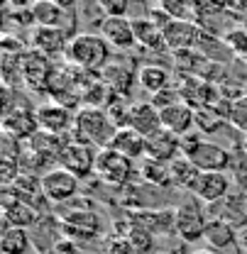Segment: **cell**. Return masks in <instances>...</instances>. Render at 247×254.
<instances>
[{
	"label": "cell",
	"instance_id": "obj_24",
	"mask_svg": "<svg viewBox=\"0 0 247 254\" xmlns=\"http://www.w3.org/2000/svg\"><path fill=\"white\" fill-rule=\"evenodd\" d=\"M137 86L147 95H155L159 91H164V88H169V86H174L171 83V71L159 66V64H145V66L137 68Z\"/></svg>",
	"mask_w": 247,
	"mask_h": 254
},
{
	"label": "cell",
	"instance_id": "obj_19",
	"mask_svg": "<svg viewBox=\"0 0 247 254\" xmlns=\"http://www.w3.org/2000/svg\"><path fill=\"white\" fill-rule=\"evenodd\" d=\"M2 129L5 134L15 137V139H27L39 132V123H37V113H32L27 108H15L12 113H7L2 118Z\"/></svg>",
	"mask_w": 247,
	"mask_h": 254
},
{
	"label": "cell",
	"instance_id": "obj_39",
	"mask_svg": "<svg viewBox=\"0 0 247 254\" xmlns=\"http://www.w3.org/2000/svg\"><path fill=\"white\" fill-rule=\"evenodd\" d=\"M238 242H240V250L247 254V227H245V230H240V237H238Z\"/></svg>",
	"mask_w": 247,
	"mask_h": 254
},
{
	"label": "cell",
	"instance_id": "obj_5",
	"mask_svg": "<svg viewBox=\"0 0 247 254\" xmlns=\"http://www.w3.org/2000/svg\"><path fill=\"white\" fill-rule=\"evenodd\" d=\"M137 174V164L125 154L115 152L113 147L98 149V159H95V179L103 181L105 186H127L132 181V176Z\"/></svg>",
	"mask_w": 247,
	"mask_h": 254
},
{
	"label": "cell",
	"instance_id": "obj_13",
	"mask_svg": "<svg viewBox=\"0 0 247 254\" xmlns=\"http://www.w3.org/2000/svg\"><path fill=\"white\" fill-rule=\"evenodd\" d=\"M203 30L198 22H191L186 17H174L166 27H164V39L169 52H184V49H196V44L201 42Z\"/></svg>",
	"mask_w": 247,
	"mask_h": 254
},
{
	"label": "cell",
	"instance_id": "obj_6",
	"mask_svg": "<svg viewBox=\"0 0 247 254\" xmlns=\"http://www.w3.org/2000/svg\"><path fill=\"white\" fill-rule=\"evenodd\" d=\"M95 159H98V149L93 144L81 142L76 137H69L66 144L62 147L57 166H64L66 171H71L74 176H79L83 181V179L95 176Z\"/></svg>",
	"mask_w": 247,
	"mask_h": 254
},
{
	"label": "cell",
	"instance_id": "obj_4",
	"mask_svg": "<svg viewBox=\"0 0 247 254\" xmlns=\"http://www.w3.org/2000/svg\"><path fill=\"white\" fill-rule=\"evenodd\" d=\"M206 215H208V205L201 203L196 195L181 200L174 208V235L186 245L203 240V232H206V225H208Z\"/></svg>",
	"mask_w": 247,
	"mask_h": 254
},
{
	"label": "cell",
	"instance_id": "obj_34",
	"mask_svg": "<svg viewBox=\"0 0 247 254\" xmlns=\"http://www.w3.org/2000/svg\"><path fill=\"white\" fill-rule=\"evenodd\" d=\"M103 17H127L132 0H95Z\"/></svg>",
	"mask_w": 247,
	"mask_h": 254
},
{
	"label": "cell",
	"instance_id": "obj_32",
	"mask_svg": "<svg viewBox=\"0 0 247 254\" xmlns=\"http://www.w3.org/2000/svg\"><path fill=\"white\" fill-rule=\"evenodd\" d=\"M228 125L247 134V98L240 95L235 100H230V110H228Z\"/></svg>",
	"mask_w": 247,
	"mask_h": 254
},
{
	"label": "cell",
	"instance_id": "obj_42",
	"mask_svg": "<svg viewBox=\"0 0 247 254\" xmlns=\"http://www.w3.org/2000/svg\"><path fill=\"white\" fill-rule=\"evenodd\" d=\"M243 147H245V152H247V134H245V139H243Z\"/></svg>",
	"mask_w": 247,
	"mask_h": 254
},
{
	"label": "cell",
	"instance_id": "obj_31",
	"mask_svg": "<svg viewBox=\"0 0 247 254\" xmlns=\"http://www.w3.org/2000/svg\"><path fill=\"white\" fill-rule=\"evenodd\" d=\"M235 57H245L247 59V25H240V27H230V30L223 34L220 39Z\"/></svg>",
	"mask_w": 247,
	"mask_h": 254
},
{
	"label": "cell",
	"instance_id": "obj_40",
	"mask_svg": "<svg viewBox=\"0 0 247 254\" xmlns=\"http://www.w3.org/2000/svg\"><path fill=\"white\" fill-rule=\"evenodd\" d=\"M193 254H218V252H213V250H198V252H193Z\"/></svg>",
	"mask_w": 247,
	"mask_h": 254
},
{
	"label": "cell",
	"instance_id": "obj_25",
	"mask_svg": "<svg viewBox=\"0 0 247 254\" xmlns=\"http://www.w3.org/2000/svg\"><path fill=\"white\" fill-rule=\"evenodd\" d=\"M100 76H103V81L115 91V93L120 95V98H127V95L132 93V86L137 83V71H132V68H127L123 64H108L103 71H100Z\"/></svg>",
	"mask_w": 247,
	"mask_h": 254
},
{
	"label": "cell",
	"instance_id": "obj_43",
	"mask_svg": "<svg viewBox=\"0 0 247 254\" xmlns=\"http://www.w3.org/2000/svg\"><path fill=\"white\" fill-rule=\"evenodd\" d=\"M159 254H164V252H159Z\"/></svg>",
	"mask_w": 247,
	"mask_h": 254
},
{
	"label": "cell",
	"instance_id": "obj_30",
	"mask_svg": "<svg viewBox=\"0 0 247 254\" xmlns=\"http://www.w3.org/2000/svg\"><path fill=\"white\" fill-rule=\"evenodd\" d=\"M228 176L233 179L235 189L247 190V152L243 142L238 147L230 149V166H228Z\"/></svg>",
	"mask_w": 247,
	"mask_h": 254
},
{
	"label": "cell",
	"instance_id": "obj_14",
	"mask_svg": "<svg viewBox=\"0 0 247 254\" xmlns=\"http://www.w3.org/2000/svg\"><path fill=\"white\" fill-rule=\"evenodd\" d=\"M30 44L34 52L44 54L47 59H57V57H66V49H69V42L71 37L64 30H57V27H32L30 32Z\"/></svg>",
	"mask_w": 247,
	"mask_h": 254
},
{
	"label": "cell",
	"instance_id": "obj_1",
	"mask_svg": "<svg viewBox=\"0 0 247 254\" xmlns=\"http://www.w3.org/2000/svg\"><path fill=\"white\" fill-rule=\"evenodd\" d=\"M120 127L115 125L113 115L108 113V108H95V105H83L76 110L74 118V132L71 137L88 142L95 149H105L113 144L115 134Z\"/></svg>",
	"mask_w": 247,
	"mask_h": 254
},
{
	"label": "cell",
	"instance_id": "obj_22",
	"mask_svg": "<svg viewBox=\"0 0 247 254\" xmlns=\"http://www.w3.org/2000/svg\"><path fill=\"white\" fill-rule=\"evenodd\" d=\"M135 22V37H137V47L147 49V52H166V39H164V30L157 25L152 17H140L132 20Z\"/></svg>",
	"mask_w": 247,
	"mask_h": 254
},
{
	"label": "cell",
	"instance_id": "obj_27",
	"mask_svg": "<svg viewBox=\"0 0 247 254\" xmlns=\"http://www.w3.org/2000/svg\"><path fill=\"white\" fill-rule=\"evenodd\" d=\"M34 250L30 230L22 227H2L0 235V252L2 254H30Z\"/></svg>",
	"mask_w": 247,
	"mask_h": 254
},
{
	"label": "cell",
	"instance_id": "obj_16",
	"mask_svg": "<svg viewBox=\"0 0 247 254\" xmlns=\"http://www.w3.org/2000/svg\"><path fill=\"white\" fill-rule=\"evenodd\" d=\"M211 213H216V218H223L230 222L238 232L247 227V190L235 189L225 200H220L216 205H208Z\"/></svg>",
	"mask_w": 247,
	"mask_h": 254
},
{
	"label": "cell",
	"instance_id": "obj_15",
	"mask_svg": "<svg viewBox=\"0 0 247 254\" xmlns=\"http://www.w3.org/2000/svg\"><path fill=\"white\" fill-rule=\"evenodd\" d=\"M238 237H240V232L223 218L208 220L206 232H203V242L208 245V250H213L218 254H233L235 250H240Z\"/></svg>",
	"mask_w": 247,
	"mask_h": 254
},
{
	"label": "cell",
	"instance_id": "obj_37",
	"mask_svg": "<svg viewBox=\"0 0 247 254\" xmlns=\"http://www.w3.org/2000/svg\"><path fill=\"white\" fill-rule=\"evenodd\" d=\"M52 2H57L64 10H79V2H81V0H52Z\"/></svg>",
	"mask_w": 247,
	"mask_h": 254
},
{
	"label": "cell",
	"instance_id": "obj_36",
	"mask_svg": "<svg viewBox=\"0 0 247 254\" xmlns=\"http://www.w3.org/2000/svg\"><path fill=\"white\" fill-rule=\"evenodd\" d=\"M105 254H142L127 237H120V240H113L110 245H108V252Z\"/></svg>",
	"mask_w": 247,
	"mask_h": 254
},
{
	"label": "cell",
	"instance_id": "obj_21",
	"mask_svg": "<svg viewBox=\"0 0 247 254\" xmlns=\"http://www.w3.org/2000/svg\"><path fill=\"white\" fill-rule=\"evenodd\" d=\"M110 147H113L115 152L125 154L127 159H132L135 164L147 157V137H142V134H140L137 129H132V127H120Z\"/></svg>",
	"mask_w": 247,
	"mask_h": 254
},
{
	"label": "cell",
	"instance_id": "obj_3",
	"mask_svg": "<svg viewBox=\"0 0 247 254\" xmlns=\"http://www.w3.org/2000/svg\"><path fill=\"white\" fill-rule=\"evenodd\" d=\"M181 154L191 159L201 171H228L230 166V149L206 139L201 132H188L181 137Z\"/></svg>",
	"mask_w": 247,
	"mask_h": 254
},
{
	"label": "cell",
	"instance_id": "obj_23",
	"mask_svg": "<svg viewBox=\"0 0 247 254\" xmlns=\"http://www.w3.org/2000/svg\"><path fill=\"white\" fill-rule=\"evenodd\" d=\"M42 220L39 210L32 208L25 200H15L2 205V227H22V230H32L37 222Z\"/></svg>",
	"mask_w": 247,
	"mask_h": 254
},
{
	"label": "cell",
	"instance_id": "obj_44",
	"mask_svg": "<svg viewBox=\"0 0 247 254\" xmlns=\"http://www.w3.org/2000/svg\"><path fill=\"white\" fill-rule=\"evenodd\" d=\"M245 64H247V59H245Z\"/></svg>",
	"mask_w": 247,
	"mask_h": 254
},
{
	"label": "cell",
	"instance_id": "obj_17",
	"mask_svg": "<svg viewBox=\"0 0 247 254\" xmlns=\"http://www.w3.org/2000/svg\"><path fill=\"white\" fill-rule=\"evenodd\" d=\"M176 157H181V137H176L174 132H169L164 127L147 137V159L171 164Z\"/></svg>",
	"mask_w": 247,
	"mask_h": 254
},
{
	"label": "cell",
	"instance_id": "obj_35",
	"mask_svg": "<svg viewBox=\"0 0 247 254\" xmlns=\"http://www.w3.org/2000/svg\"><path fill=\"white\" fill-rule=\"evenodd\" d=\"M179 100H181L179 86H169V88H164V91H159V93H155L150 98V103L155 105L157 110H164V108H169V105H174Z\"/></svg>",
	"mask_w": 247,
	"mask_h": 254
},
{
	"label": "cell",
	"instance_id": "obj_18",
	"mask_svg": "<svg viewBox=\"0 0 247 254\" xmlns=\"http://www.w3.org/2000/svg\"><path fill=\"white\" fill-rule=\"evenodd\" d=\"M159 113H162V127L174 132L176 137H186L196 127V108H191L184 100H179Z\"/></svg>",
	"mask_w": 247,
	"mask_h": 254
},
{
	"label": "cell",
	"instance_id": "obj_12",
	"mask_svg": "<svg viewBox=\"0 0 247 254\" xmlns=\"http://www.w3.org/2000/svg\"><path fill=\"white\" fill-rule=\"evenodd\" d=\"M37 123L39 129L44 132H52V134H69L74 132V118H76V110L66 108L62 103H44L39 105L37 110Z\"/></svg>",
	"mask_w": 247,
	"mask_h": 254
},
{
	"label": "cell",
	"instance_id": "obj_8",
	"mask_svg": "<svg viewBox=\"0 0 247 254\" xmlns=\"http://www.w3.org/2000/svg\"><path fill=\"white\" fill-rule=\"evenodd\" d=\"M42 190L44 198L54 205H64L69 200H74L81 190V179L74 176L71 171H66L64 166H52L49 171L42 174Z\"/></svg>",
	"mask_w": 247,
	"mask_h": 254
},
{
	"label": "cell",
	"instance_id": "obj_10",
	"mask_svg": "<svg viewBox=\"0 0 247 254\" xmlns=\"http://www.w3.org/2000/svg\"><path fill=\"white\" fill-rule=\"evenodd\" d=\"M230 193H233V179L228 176V171H201V176L191 189V195H196L206 205H216Z\"/></svg>",
	"mask_w": 247,
	"mask_h": 254
},
{
	"label": "cell",
	"instance_id": "obj_11",
	"mask_svg": "<svg viewBox=\"0 0 247 254\" xmlns=\"http://www.w3.org/2000/svg\"><path fill=\"white\" fill-rule=\"evenodd\" d=\"M100 37L118 52H130L137 47L135 37V22L130 17H100L98 22Z\"/></svg>",
	"mask_w": 247,
	"mask_h": 254
},
{
	"label": "cell",
	"instance_id": "obj_7",
	"mask_svg": "<svg viewBox=\"0 0 247 254\" xmlns=\"http://www.w3.org/2000/svg\"><path fill=\"white\" fill-rule=\"evenodd\" d=\"M59 225H62V235L74 240V242H83V240H93L100 232V218L98 213H93L88 208H71L66 205L59 210Z\"/></svg>",
	"mask_w": 247,
	"mask_h": 254
},
{
	"label": "cell",
	"instance_id": "obj_2",
	"mask_svg": "<svg viewBox=\"0 0 247 254\" xmlns=\"http://www.w3.org/2000/svg\"><path fill=\"white\" fill-rule=\"evenodd\" d=\"M110 52H113V47L100 37V32H79L69 42L66 62L79 71L100 73L110 64Z\"/></svg>",
	"mask_w": 247,
	"mask_h": 254
},
{
	"label": "cell",
	"instance_id": "obj_9",
	"mask_svg": "<svg viewBox=\"0 0 247 254\" xmlns=\"http://www.w3.org/2000/svg\"><path fill=\"white\" fill-rule=\"evenodd\" d=\"M32 17L37 27H57V30H64L69 37L79 34L76 10H64L52 0H37L32 5Z\"/></svg>",
	"mask_w": 247,
	"mask_h": 254
},
{
	"label": "cell",
	"instance_id": "obj_20",
	"mask_svg": "<svg viewBox=\"0 0 247 254\" xmlns=\"http://www.w3.org/2000/svg\"><path fill=\"white\" fill-rule=\"evenodd\" d=\"M127 127L137 129L142 137H150V134H155L157 129H162V113L157 110L150 100H145V103H132V105H130Z\"/></svg>",
	"mask_w": 247,
	"mask_h": 254
},
{
	"label": "cell",
	"instance_id": "obj_26",
	"mask_svg": "<svg viewBox=\"0 0 247 254\" xmlns=\"http://www.w3.org/2000/svg\"><path fill=\"white\" fill-rule=\"evenodd\" d=\"M169 176H171V186H174V189H181V190H188V193H191L196 179L201 176V169L188 157L181 154V157H176L169 164Z\"/></svg>",
	"mask_w": 247,
	"mask_h": 254
},
{
	"label": "cell",
	"instance_id": "obj_29",
	"mask_svg": "<svg viewBox=\"0 0 247 254\" xmlns=\"http://www.w3.org/2000/svg\"><path fill=\"white\" fill-rule=\"evenodd\" d=\"M228 125V118L218 110L216 105H203V108H196V132H201L203 137L206 134H213L218 129Z\"/></svg>",
	"mask_w": 247,
	"mask_h": 254
},
{
	"label": "cell",
	"instance_id": "obj_41",
	"mask_svg": "<svg viewBox=\"0 0 247 254\" xmlns=\"http://www.w3.org/2000/svg\"><path fill=\"white\" fill-rule=\"evenodd\" d=\"M243 95H245V98H247V81H245V83H243Z\"/></svg>",
	"mask_w": 247,
	"mask_h": 254
},
{
	"label": "cell",
	"instance_id": "obj_33",
	"mask_svg": "<svg viewBox=\"0 0 247 254\" xmlns=\"http://www.w3.org/2000/svg\"><path fill=\"white\" fill-rule=\"evenodd\" d=\"M22 174L20 159L17 157H0V181L2 186H12L17 181V176Z\"/></svg>",
	"mask_w": 247,
	"mask_h": 254
},
{
	"label": "cell",
	"instance_id": "obj_38",
	"mask_svg": "<svg viewBox=\"0 0 247 254\" xmlns=\"http://www.w3.org/2000/svg\"><path fill=\"white\" fill-rule=\"evenodd\" d=\"M15 10H20V7H32L34 5V0H7Z\"/></svg>",
	"mask_w": 247,
	"mask_h": 254
},
{
	"label": "cell",
	"instance_id": "obj_28",
	"mask_svg": "<svg viewBox=\"0 0 247 254\" xmlns=\"http://www.w3.org/2000/svg\"><path fill=\"white\" fill-rule=\"evenodd\" d=\"M137 176L150 184V186H159V189H169L171 186V176H169V164H162L155 159H142L137 161Z\"/></svg>",
	"mask_w": 247,
	"mask_h": 254
}]
</instances>
